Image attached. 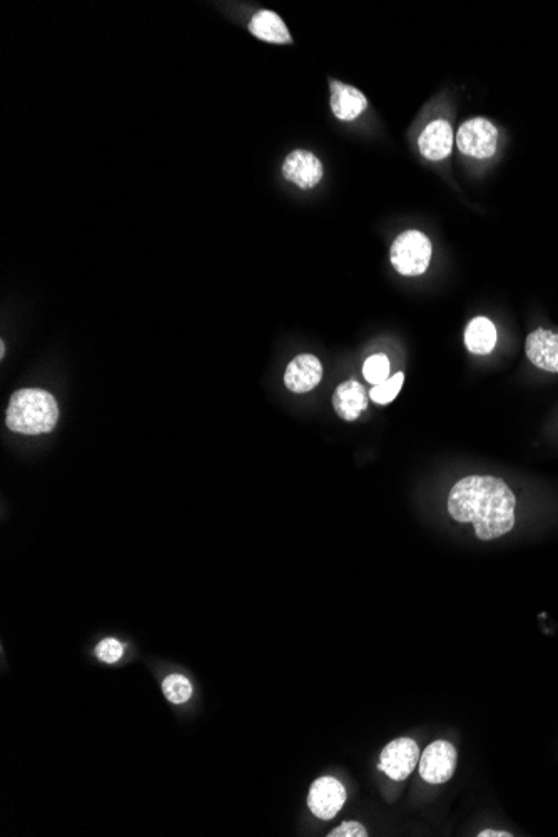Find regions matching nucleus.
Listing matches in <instances>:
<instances>
[{"label": "nucleus", "instance_id": "obj_10", "mask_svg": "<svg viewBox=\"0 0 558 837\" xmlns=\"http://www.w3.org/2000/svg\"><path fill=\"white\" fill-rule=\"evenodd\" d=\"M525 353L540 370L558 373V335L548 330H535L525 343Z\"/></svg>", "mask_w": 558, "mask_h": 837}, {"label": "nucleus", "instance_id": "obj_14", "mask_svg": "<svg viewBox=\"0 0 558 837\" xmlns=\"http://www.w3.org/2000/svg\"><path fill=\"white\" fill-rule=\"evenodd\" d=\"M249 32L261 41L271 42V44H291L293 42V37H291L285 22L273 11L256 12L251 17V22H249Z\"/></svg>", "mask_w": 558, "mask_h": 837}, {"label": "nucleus", "instance_id": "obj_21", "mask_svg": "<svg viewBox=\"0 0 558 837\" xmlns=\"http://www.w3.org/2000/svg\"><path fill=\"white\" fill-rule=\"evenodd\" d=\"M513 834L510 832L505 831H493V829H487V831H482L478 834V837H512Z\"/></svg>", "mask_w": 558, "mask_h": 837}, {"label": "nucleus", "instance_id": "obj_11", "mask_svg": "<svg viewBox=\"0 0 558 837\" xmlns=\"http://www.w3.org/2000/svg\"><path fill=\"white\" fill-rule=\"evenodd\" d=\"M331 111L340 121H355L368 107V99L356 87L331 79Z\"/></svg>", "mask_w": 558, "mask_h": 837}, {"label": "nucleus", "instance_id": "obj_6", "mask_svg": "<svg viewBox=\"0 0 558 837\" xmlns=\"http://www.w3.org/2000/svg\"><path fill=\"white\" fill-rule=\"evenodd\" d=\"M457 767V749L447 741L430 744L420 757V776L430 784L450 781Z\"/></svg>", "mask_w": 558, "mask_h": 837}, {"label": "nucleus", "instance_id": "obj_17", "mask_svg": "<svg viewBox=\"0 0 558 837\" xmlns=\"http://www.w3.org/2000/svg\"><path fill=\"white\" fill-rule=\"evenodd\" d=\"M403 381H405V375H403V373H396L395 376H391V378L383 381L380 385L373 386L368 395H370L371 400L378 403V405H388V403L395 400L398 393H400Z\"/></svg>", "mask_w": 558, "mask_h": 837}, {"label": "nucleus", "instance_id": "obj_4", "mask_svg": "<svg viewBox=\"0 0 558 837\" xmlns=\"http://www.w3.org/2000/svg\"><path fill=\"white\" fill-rule=\"evenodd\" d=\"M497 144V127L485 117L470 119L458 129V149L472 158H492L497 151Z\"/></svg>", "mask_w": 558, "mask_h": 837}, {"label": "nucleus", "instance_id": "obj_3", "mask_svg": "<svg viewBox=\"0 0 558 837\" xmlns=\"http://www.w3.org/2000/svg\"><path fill=\"white\" fill-rule=\"evenodd\" d=\"M391 264L403 276H420L432 259V243L420 231H406L391 246Z\"/></svg>", "mask_w": 558, "mask_h": 837}, {"label": "nucleus", "instance_id": "obj_5", "mask_svg": "<svg viewBox=\"0 0 558 837\" xmlns=\"http://www.w3.org/2000/svg\"><path fill=\"white\" fill-rule=\"evenodd\" d=\"M420 749L418 744L411 739L401 737L391 741L381 752V771L393 781H405L411 772L415 771L416 764L420 762Z\"/></svg>", "mask_w": 558, "mask_h": 837}, {"label": "nucleus", "instance_id": "obj_12", "mask_svg": "<svg viewBox=\"0 0 558 837\" xmlns=\"http://www.w3.org/2000/svg\"><path fill=\"white\" fill-rule=\"evenodd\" d=\"M418 148L430 161L448 158L453 148V129L450 122L445 119L430 122L418 139Z\"/></svg>", "mask_w": 558, "mask_h": 837}, {"label": "nucleus", "instance_id": "obj_13", "mask_svg": "<svg viewBox=\"0 0 558 837\" xmlns=\"http://www.w3.org/2000/svg\"><path fill=\"white\" fill-rule=\"evenodd\" d=\"M333 406L341 420L355 422L368 406V391L358 381H345L335 390Z\"/></svg>", "mask_w": 558, "mask_h": 837}, {"label": "nucleus", "instance_id": "obj_22", "mask_svg": "<svg viewBox=\"0 0 558 837\" xmlns=\"http://www.w3.org/2000/svg\"><path fill=\"white\" fill-rule=\"evenodd\" d=\"M0 356H2V358L6 356V345H4V341L0 343Z\"/></svg>", "mask_w": 558, "mask_h": 837}, {"label": "nucleus", "instance_id": "obj_19", "mask_svg": "<svg viewBox=\"0 0 558 837\" xmlns=\"http://www.w3.org/2000/svg\"><path fill=\"white\" fill-rule=\"evenodd\" d=\"M122 644L116 639H104L96 647L97 659L107 664H114L122 657Z\"/></svg>", "mask_w": 558, "mask_h": 837}, {"label": "nucleus", "instance_id": "obj_1", "mask_svg": "<svg viewBox=\"0 0 558 837\" xmlns=\"http://www.w3.org/2000/svg\"><path fill=\"white\" fill-rule=\"evenodd\" d=\"M517 498L502 478L470 475L455 483L448 513L460 523H473L477 537L490 542L512 532Z\"/></svg>", "mask_w": 558, "mask_h": 837}, {"label": "nucleus", "instance_id": "obj_7", "mask_svg": "<svg viewBox=\"0 0 558 837\" xmlns=\"http://www.w3.org/2000/svg\"><path fill=\"white\" fill-rule=\"evenodd\" d=\"M346 791L335 777H320L313 782L308 796V807L321 821H330L345 806Z\"/></svg>", "mask_w": 558, "mask_h": 837}, {"label": "nucleus", "instance_id": "obj_8", "mask_svg": "<svg viewBox=\"0 0 558 837\" xmlns=\"http://www.w3.org/2000/svg\"><path fill=\"white\" fill-rule=\"evenodd\" d=\"M283 176L300 189H313L323 179V164L315 154L298 149L286 156Z\"/></svg>", "mask_w": 558, "mask_h": 837}, {"label": "nucleus", "instance_id": "obj_20", "mask_svg": "<svg viewBox=\"0 0 558 837\" xmlns=\"http://www.w3.org/2000/svg\"><path fill=\"white\" fill-rule=\"evenodd\" d=\"M330 837H366L365 827L361 826L360 822L348 821L343 822L341 826L336 827L328 834Z\"/></svg>", "mask_w": 558, "mask_h": 837}, {"label": "nucleus", "instance_id": "obj_16", "mask_svg": "<svg viewBox=\"0 0 558 837\" xmlns=\"http://www.w3.org/2000/svg\"><path fill=\"white\" fill-rule=\"evenodd\" d=\"M163 692L169 702L184 704V702L189 701V697L193 694V687L184 675L173 674L164 679Z\"/></svg>", "mask_w": 558, "mask_h": 837}, {"label": "nucleus", "instance_id": "obj_9", "mask_svg": "<svg viewBox=\"0 0 558 837\" xmlns=\"http://www.w3.org/2000/svg\"><path fill=\"white\" fill-rule=\"evenodd\" d=\"M323 366L313 355L296 356L285 373V385L293 393H308L320 385Z\"/></svg>", "mask_w": 558, "mask_h": 837}, {"label": "nucleus", "instance_id": "obj_15", "mask_svg": "<svg viewBox=\"0 0 558 837\" xmlns=\"http://www.w3.org/2000/svg\"><path fill=\"white\" fill-rule=\"evenodd\" d=\"M465 345L473 355H488L497 345V330L492 321L483 316L473 318L465 330Z\"/></svg>", "mask_w": 558, "mask_h": 837}, {"label": "nucleus", "instance_id": "obj_2", "mask_svg": "<svg viewBox=\"0 0 558 837\" xmlns=\"http://www.w3.org/2000/svg\"><path fill=\"white\" fill-rule=\"evenodd\" d=\"M59 420V406L49 391L19 390L11 396L7 406L6 423L9 430L24 435H41L54 430Z\"/></svg>", "mask_w": 558, "mask_h": 837}, {"label": "nucleus", "instance_id": "obj_18", "mask_svg": "<svg viewBox=\"0 0 558 837\" xmlns=\"http://www.w3.org/2000/svg\"><path fill=\"white\" fill-rule=\"evenodd\" d=\"M365 380L371 385H380L390 376V361L385 355H373L365 361L363 366Z\"/></svg>", "mask_w": 558, "mask_h": 837}]
</instances>
